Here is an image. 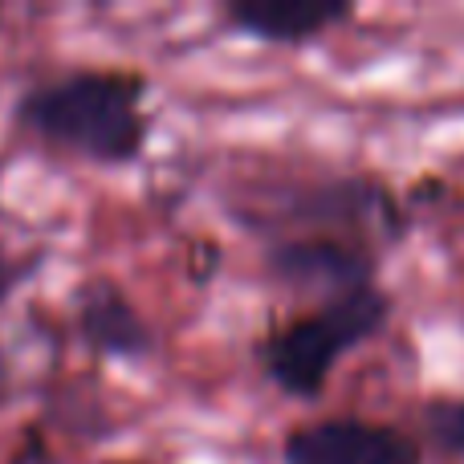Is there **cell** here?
<instances>
[{
	"instance_id": "cell-1",
	"label": "cell",
	"mask_w": 464,
	"mask_h": 464,
	"mask_svg": "<svg viewBox=\"0 0 464 464\" xmlns=\"http://www.w3.org/2000/svg\"><path fill=\"white\" fill-rule=\"evenodd\" d=\"M147 73L127 65H70L16 94L13 122L29 139L98 168H127L151 139Z\"/></svg>"
},
{
	"instance_id": "cell-2",
	"label": "cell",
	"mask_w": 464,
	"mask_h": 464,
	"mask_svg": "<svg viewBox=\"0 0 464 464\" xmlns=\"http://www.w3.org/2000/svg\"><path fill=\"white\" fill-rule=\"evenodd\" d=\"M232 220L269 240L281 237H351L375 248V240L403 237L400 200L367 176H285L256 179L232 204Z\"/></svg>"
},
{
	"instance_id": "cell-3",
	"label": "cell",
	"mask_w": 464,
	"mask_h": 464,
	"mask_svg": "<svg viewBox=\"0 0 464 464\" xmlns=\"http://www.w3.org/2000/svg\"><path fill=\"white\" fill-rule=\"evenodd\" d=\"M387 318H392V297L379 285L338 302L310 305L305 314L277 322L256 343V362L281 395L310 403L326 392L343 354L371 343L387 326Z\"/></svg>"
},
{
	"instance_id": "cell-4",
	"label": "cell",
	"mask_w": 464,
	"mask_h": 464,
	"mask_svg": "<svg viewBox=\"0 0 464 464\" xmlns=\"http://www.w3.org/2000/svg\"><path fill=\"white\" fill-rule=\"evenodd\" d=\"M265 273L285 294L314 297V305L379 285V256L351 237H281L265 245Z\"/></svg>"
},
{
	"instance_id": "cell-5",
	"label": "cell",
	"mask_w": 464,
	"mask_h": 464,
	"mask_svg": "<svg viewBox=\"0 0 464 464\" xmlns=\"http://www.w3.org/2000/svg\"><path fill=\"white\" fill-rule=\"evenodd\" d=\"M281 464H424V449L387 420L326 416L285 432Z\"/></svg>"
},
{
	"instance_id": "cell-6",
	"label": "cell",
	"mask_w": 464,
	"mask_h": 464,
	"mask_svg": "<svg viewBox=\"0 0 464 464\" xmlns=\"http://www.w3.org/2000/svg\"><path fill=\"white\" fill-rule=\"evenodd\" d=\"M73 326L78 338L102 359L143 362L155 351V330L130 294L111 277H90L73 294Z\"/></svg>"
},
{
	"instance_id": "cell-7",
	"label": "cell",
	"mask_w": 464,
	"mask_h": 464,
	"mask_svg": "<svg viewBox=\"0 0 464 464\" xmlns=\"http://www.w3.org/2000/svg\"><path fill=\"white\" fill-rule=\"evenodd\" d=\"M354 16L351 0H228L225 29L265 45H310Z\"/></svg>"
},
{
	"instance_id": "cell-8",
	"label": "cell",
	"mask_w": 464,
	"mask_h": 464,
	"mask_svg": "<svg viewBox=\"0 0 464 464\" xmlns=\"http://www.w3.org/2000/svg\"><path fill=\"white\" fill-rule=\"evenodd\" d=\"M420 424H424V436L440 457L460 460L464 464V400L457 395H436L420 408Z\"/></svg>"
},
{
	"instance_id": "cell-9",
	"label": "cell",
	"mask_w": 464,
	"mask_h": 464,
	"mask_svg": "<svg viewBox=\"0 0 464 464\" xmlns=\"http://www.w3.org/2000/svg\"><path fill=\"white\" fill-rule=\"evenodd\" d=\"M16 277H21V269H16V261L5 253V245H0V305L8 302V294H13Z\"/></svg>"
},
{
	"instance_id": "cell-10",
	"label": "cell",
	"mask_w": 464,
	"mask_h": 464,
	"mask_svg": "<svg viewBox=\"0 0 464 464\" xmlns=\"http://www.w3.org/2000/svg\"><path fill=\"white\" fill-rule=\"evenodd\" d=\"M8 395H13V383H8V371L0 362V403H8Z\"/></svg>"
},
{
	"instance_id": "cell-11",
	"label": "cell",
	"mask_w": 464,
	"mask_h": 464,
	"mask_svg": "<svg viewBox=\"0 0 464 464\" xmlns=\"http://www.w3.org/2000/svg\"><path fill=\"white\" fill-rule=\"evenodd\" d=\"M106 464H127V460H106Z\"/></svg>"
}]
</instances>
